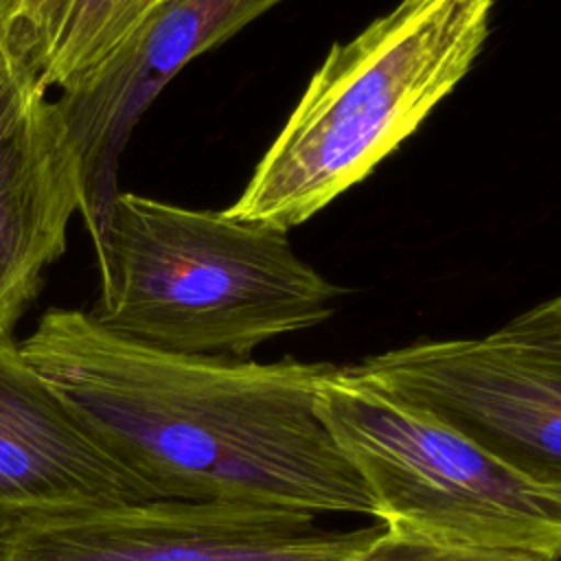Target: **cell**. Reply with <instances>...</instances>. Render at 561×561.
<instances>
[{"mask_svg": "<svg viewBox=\"0 0 561 561\" xmlns=\"http://www.w3.org/2000/svg\"><path fill=\"white\" fill-rule=\"evenodd\" d=\"M316 410L386 528L445 546L561 561V489L526 478L353 366L329 373Z\"/></svg>", "mask_w": 561, "mask_h": 561, "instance_id": "cell-4", "label": "cell"}, {"mask_svg": "<svg viewBox=\"0 0 561 561\" xmlns=\"http://www.w3.org/2000/svg\"><path fill=\"white\" fill-rule=\"evenodd\" d=\"M20 0H0V44L4 42L7 37V31H9V24L13 20V13L18 9Z\"/></svg>", "mask_w": 561, "mask_h": 561, "instance_id": "cell-12", "label": "cell"}, {"mask_svg": "<svg viewBox=\"0 0 561 561\" xmlns=\"http://www.w3.org/2000/svg\"><path fill=\"white\" fill-rule=\"evenodd\" d=\"M495 0H401L331 46L228 215L283 232L359 184L465 79Z\"/></svg>", "mask_w": 561, "mask_h": 561, "instance_id": "cell-3", "label": "cell"}, {"mask_svg": "<svg viewBox=\"0 0 561 561\" xmlns=\"http://www.w3.org/2000/svg\"><path fill=\"white\" fill-rule=\"evenodd\" d=\"M491 335L561 359V294L519 313Z\"/></svg>", "mask_w": 561, "mask_h": 561, "instance_id": "cell-11", "label": "cell"}, {"mask_svg": "<svg viewBox=\"0 0 561 561\" xmlns=\"http://www.w3.org/2000/svg\"><path fill=\"white\" fill-rule=\"evenodd\" d=\"M353 370L421 405L526 478L561 489V359L495 340H423Z\"/></svg>", "mask_w": 561, "mask_h": 561, "instance_id": "cell-6", "label": "cell"}, {"mask_svg": "<svg viewBox=\"0 0 561 561\" xmlns=\"http://www.w3.org/2000/svg\"><path fill=\"white\" fill-rule=\"evenodd\" d=\"M90 239L99 296L88 316L158 351L248 359L267 340L329 320L344 291L287 232L226 210L118 191Z\"/></svg>", "mask_w": 561, "mask_h": 561, "instance_id": "cell-2", "label": "cell"}, {"mask_svg": "<svg viewBox=\"0 0 561 561\" xmlns=\"http://www.w3.org/2000/svg\"><path fill=\"white\" fill-rule=\"evenodd\" d=\"M280 0H164L101 70L57 92L83 175V221L94 232L118 188L127 140L175 75Z\"/></svg>", "mask_w": 561, "mask_h": 561, "instance_id": "cell-8", "label": "cell"}, {"mask_svg": "<svg viewBox=\"0 0 561 561\" xmlns=\"http://www.w3.org/2000/svg\"><path fill=\"white\" fill-rule=\"evenodd\" d=\"M381 528H322L283 506L147 500L24 524L0 537V561H344Z\"/></svg>", "mask_w": 561, "mask_h": 561, "instance_id": "cell-5", "label": "cell"}, {"mask_svg": "<svg viewBox=\"0 0 561 561\" xmlns=\"http://www.w3.org/2000/svg\"><path fill=\"white\" fill-rule=\"evenodd\" d=\"M344 561H550L524 552L480 550L436 543L403 530L381 528V533L359 552Z\"/></svg>", "mask_w": 561, "mask_h": 561, "instance_id": "cell-10", "label": "cell"}, {"mask_svg": "<svg viewBox=\"0 0 561 561\" xmlns=\"http://www.w3.org/2000/svg\"><path fill=\"white\" fill-rule=\"evenodd\" d=\"M147 500L158 497L94 440L20 342L0 335V537Z\"/></svg>", "mask_w": 561, "mask_h": 561, "instance_id": "cell-9", "label": "cell"}, {"mask_svg": "<svg viewBox=\"0 0 561 561\" xmlns=\"http://www.w3.org/2000/svg\"><path fill=\"white\" fill-rule=\"evenodd\" d=\"M20 348L158 500L375 519L364 480L316 410L335 364L158 351L81 309H48Z\"/></svg>", "mask_w": 561, "mask_h": 561, "instance_id": "cell-1", "label": "cell"}, {"mask_svg": "<svg viewBox=\"0 0 561 561\" xmlns=\"http://www.w3.org/2000/svg\"><path fill=\"white\" fill-rule=\"evenodd\" d=\"M81 213V160L57 96L0 46V335L37 298Z\"/></svg>", "mask_w": 561, "mask_h": 561, "instance_id": "cell-7", "label": "cell"}]
</instances>
